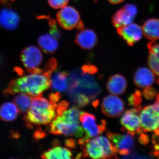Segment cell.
Returning <instances> with one entry per match:
<instances>
[{
    "mask_svg": "<svg viewBox=\"0 0 159 159\" xmlns=\"http://www.w3.org/2000/svg\"><path fill=\"white\" fill-rule=\"evenodd\" d=\"M159 111V94H158L157 96L156 99L154 103L152 104Z\"/></svg>",
    "mask_w": 159,
    "mask_h": 159,
    "instance_id": "35",
    "label": "cell"
},
{
    "mask_svg": "<svg viewBox=\"0 0 159 159\" xmlns=\"http://www.w3.org/2000/svg\"><path fill=\"white\" fill-rule=\"evenodd\" d=\"M82 149V156L93 159H104V152L102 146L94 139H85L82 138L78 141Z\"/></svg>",
    "mask_w": 159,
    "mask_h": 159,
    "instance_id": "12",
    "label": "cell"
},
{
    "mask_svg": "<svg viewBox=\"0 0 159 159\" xmlns=\"http://www.w3.org/2000/svg\"><path fill=\"white\" fill-rule=\"evenodd\" d=\"M20 59L23 65L29 73L43 70L39 68L43 60V54L37 47L30 46L23 49L21 53Z\"/></svg>",
    "mask_w": 159,
    "mask_h": 159,
    "instance_id": "5",
    "label": "cell"
},
{
    "mask_svg": "<svg viewBox=\"0 0 159 159\" xmlns=\"http://www.w3.org/2000/svg\"><path fill=\"white\" fill-rule=\"evenodd\" d=\"M106 135L111 141L116 153L122 156H127L134 146L133 136L130 134L115 133L107 131Z\"/></svg>",
    "mask_w": 159,
    "mask_h": 159,
    "instance_id": "7",
    "label": "cell"
},
{
    "mask_svg": "<svg viewBox=\"0 0 159 159\" xmlns=\"http://www.w3.org/2000/svg\"><path fill=\"white\" fill-rule=\"evenodd\" d=\"M102 112L110 118L119 116L125 110L123 100L119 97L109 95L103 98L101 105Z\"/></svg>",
    "mask_w": 159,
    "mask_h": 159,
    "instance_id": "11",
    "label": "cell"
},
{
    "mask_svg": "<svg viewBox=\"0 0 159 159\" xmlns=\"http://www.w3.org/2000/svg\"><path fill=\"white\" fill-rule=\"evenodd\" d=\"M38 43L40 48L47 54H53L57 51L59 47L57 39L48 33L41 35Z\"/></svg>",
    "mask_w": 159,
    "mask_h": 159,
    "instance_id": "20",
    "label": "cell"
},
{
    "mask_svg": "<svg viewBox=\"0 0 159 159\" xmlns=\"http://www.w3.org/2000/svg\"><path fill=\"white\" fill-rule=\"evenodd\" d=\"M70 0H48L50 6L55 9L62 8L66 6Z\"/></svg>",
    "mask_w": 159,
    "mask_h": 159,
    "instance_id": "30",
    "label": "cell"
},
{
    "mask_svg": "<svg viewBox=\"0 0 159 159\" xmlns=\"http://www.w3.org/2000/svg\"><path fill=\"white\" fill-rule=\"evenodd\" d=\"M117 33L127 45L133 46L142 38V28L137 24L131 23L128 25L117 28Z\"/></svg>",
    "mask_w": 159,
    "mask_h": 159,
    "instance_id": "13",
    "label": "cell"
},
{
    "mask_svg": "<svg viewBox=\"0 0 159 159\" xmlns=\"http://www.w3.org/2000/svg\"><path fill=\"white\" fill-rule=\"evenodd\" d=\"M57 104H53L44 97H32L31 106L24 119L29 125L50 124L56 116Z\"/></svg>",
    "mask_w": 159,
    "mask_h": 159,
    "instance_id": "2",
    "label": "cell"
},
{
    "mask_svg": "<svg viewBox=\"0 0 159 159\" xmlns=\"http://www.w3.org/2000/svg\"><path fill=\"white\" fill-rule=\"evenodd\" d=\"M19 113L17 106L12 102H5L0 107V118L3 121H14L17 118Z\"/></svg>",
    "mask_w": 159,
    "mask_h": 159,
    "instance_id": "23",
    "label": "cell"
},
{
    "mask_svg": "<svg viewBox=\"0 0 159 159\" xmlns=\"http://www.w3.org/2000/svg\"><path fill=\"white\" fill-rule=\"evenodd\" d=\"M82 70L86 74H94L98 71V69L95 66L91 65H84L82 67Z\"/></svg>",
    "mask_w": 159,
    "mask_h": 159,
    "instance_id": "32",
    "label": "cell"
},
{
    "mask_svg": "<svg viewBox=\"0 0 159 159\" xmlns=\"http://www.w3.org/2000/svg\"><path fill=\"white\" fill-rule=\"evenodd\" d=\"M73 157L71 150L69 148L55 146L45 152L41 155L43 159H70Z\"/></svg>",
    "mask_w": 159,
    "mask_h": 159,
    "instance_id": "21",
    "label": "cell"
},
{
    "mask_svg": "<svg viewBox=\"0 0 159 159\" xmlns=\"http://www.w3.org/2000/svg\"><path fill=\"white\" fill-rule=\"evenodd\" d=\"M143 131H156L159 129V111L153 105L145 107L139 114Z\"/></svg>",
    "mask_w": 159,
    "mask_h": 159,
    "instance_id": "8",
    "label": "cell"
},
{
    "mask_svg": "<svg viewBox=\"0 0 159 159\" xmlns=\"http://www.w3.org/2000/svg\"><path fill=\"white\" fill-rule=\"evenodd\" d=\"M135 84L140 88L150 87L155 81L153 72L146 67L139 68L134 76Z\"/></svg>",
    "mask_w": 159,
    "mask_h": 159,
    "instance_id": "16",
    "label": "cell"
},
{
    "mask_svg": "<svg viewBox=\"0 0 159 159\" xmlns=\"http://www.w3.org/2000/svg\"><path fill=\"white\" fill-rule=\"evenodd\" d=\"M148 65L153 73L159 77V43L155 40L148 43ZM159 84V79L158 80Z\"/></svg>",
    "mask_w": 159,
    "mask_h": 159,
    "instance_id": "19",
    "label": "cell"
},
{
    "mask_svg": "<svg viewBox=\"0 0 159 159\" xmlns=\"http://www.w3.org/2000/svg\"><path fill=\"white\" fill-rule=\"evenodd\" d=\"M129 104L130 105L137 107L142 102V93L139 90H136L132 94L128 99Z\"/></svg>",
    "mask_w": 159,
    "mask_h": 159,
    "instance_id": "28",
    "label": "cell"
},
{
    "mask_svg": "<svg viewBox=\"0 0 159 159\" xmlns=\"http://www.w3.org/2000/svg\"><path fill=\"white\" fill-rule=\"evenodd\" d=\"M57 20L61 27L65 30L76 29L80 30L84 28L79 12L72 6H66L61 8L57 12Z\"/></svg>",
    "mask_w": 159,
    "mask_h": 159,
    "instance_id": "3",
    "label": "cell"
},
{
    "mask_svg": "<svg viewBox=\"0 0 159 159\" xmlns=\"http://www.w3.org/2000/svg\"><path fill=\"white\" fill-rule=\"evenodd\" d=\"M94 138L102 146L104 152V159L118 158L115 147L107 138L101 136Z\"/></svg>",
    "mask_w": 159,
    "mask_h": 159,
    "instance_id": "25",
    "label": "cell"
},
{
    "mask_svg": "<svg viewBox=\"0 0 159 159\" xmlns=\"http://www.w3.org/2000/svg\"><path fill=\"white\" fill-rule=\"evenodd\" d=\"M68 74L65 71H57L51 77L50 87L54 92L62 93L66 90L68 85Z\"/></svg>",
    "mask_w": 159,
    "mask_h": 159,
    "instance_id": "18",
    "label": "cell"
},
{
    "mask_svg": "<svg viewBox=\"0 0 159 159\" xmlns=\"http://www.w3.org/2000/svg\"><path fill=\"white\" fill-rule=\"evenodd\" d=\"M70 96L73 99L74 102L79 107H83L87 105L91 99L88 96L84 94L77 93Z\"/></svg>",
    "mask_w": 159,
    "mask_h": 159,
    "instance_id": "27",
    "label": "cell"
},
{
    "mask_svg": "<svg viewBox=\"0 0 159 159\" xmlns=\"http://www.w3.org/2000/svg\"><path fill=\"white\" fill-rule=\"evenodd\" d=\"M69 106V103L67 101L63 100L60 102L57 105L56 108V116H60L67 109Z\"/></svg>",
    "mask_w": 159,
    "mask_h": 159,
    "instance_id": "31",
    "label": "cell"
},
{
    "mask_svg": "<svg viewBox=\"0 0 159 159\" xmlns=\"http://www.w3.org/2000/svg\"><path fill=\"white\" fill-rule=\"evenodd\" d=\"M20 19L17 12L10 7L0 10V27L8 31H13L19 25Z\"/></svg>",
    "mask_w": 159,
    "mask_h": 159,
    "instance_id": "14",
    "label": "cell"
},
{
    "mask_svg": "<svg viewBox=\"0 0 159 159\" xmlns=\"http://www.w3.org/2000/svg\"><path fill=\"white\" fill-rule=\"evenodd\" d=\"M80 113L77 107H73L67 109L60 116H56L54 118L70 124H80Z\"/></svg>",
    "mask_w": 159,
    "mask_h": 159,
    "instance_id": "24",
    "label": "cell"
},
{
    "mask_svg": "<svg viewBox=\"0 0 159 159\" xmlns=\"http://www.w3.org/2000/svg\"><path fill=\"white\" fill-rule=\"evenodd\" d=\"M108 1L111 4L116 5V4H119V3L122 2H124L125 0H108Z\"/></svg>",
    "mask_w": 159,
    "mask_h": 159,
    "instance_id": "36",
    "label": "cell"
},
{
    "mask_svg": "<svg viewBox=\"0 0 159 159\" xmlns=\"http://www.w3.org/2000/svg\"><path fill=\"white\" fill-rule=\"evenodd\" d=\"M79 31L75 37L74 42L84 50L93 48L98 42V38L95 31L84 28Z\"/></svg>",
    "mask_w": 159,
    "mask_h": 159,
    "instance_id": "15",
    "label": "cell"
},
{
    "mask_svg": "<svg viewBox=\"0 0 159 159\" xmlns=\"http://www.w3.org/2000/svg\"><path fill=\"white\" fill-rule=\"evenodd\" d=\"M61 98L60 93L54 92L50 94L49 96V101L53 104H57V102L59 101Z\"/></svg>",
    "mask_w": 159,
    "mask_h": 159,
    "instance_id": "33",
    "label": "cell"
},
{
    "mask_svg": "<svg viewBox=\"0 0 159 159\" xmlns=\"http://www.w3.org/2000/svg\"><path fill=\"white\" fill-rule=\"evenodd\" d=\"M137 14L138 9L135 5L126 4L113 15L112 23L116 28L128 25L133 23Z\"/></svg>",
    "mask_w": 159,
    "mask_h": 159,
    "instance_id": "10",
    "label": "cell"
},
{
    "mask_svg": "<svg viewBox=\"0 0 159 159\" xmlns=\"http://www.w3.org/2000/svg\"><path fill=\"white\" fill-rule=\"evenodd\" d=\"M143 34L148 39L155 40L159 39V19H150L147 20L142 28Z\"/></svg>",
    "mask_w": 159,
    "mask_h": 159,
    "instance_id": "22",
    "label": "cell"
},
{
    "mask_svg": "<svg viewBox=\"0 0 159 159\" xmlns=\"http://www.w3.org/2000/svg\"><path fill=\"white\" fill-rule=\"evenodd\" d=\"M32 97L25 93H20L14 98V103L17 106L19 112H27L31 106Z\"/></svg>",
    "mask_w": 159,
    "mask_h": 159,
    "instance_id": "26",
    "label": "cell"
},
{
    "mask_svg": "<svg viewBox=\"0 0 159 159\" xmlns=\"http://www.w3.org/2000/svg\"><path fill=\"white\" fill-rule=\"evenodd\" d=\"M80 121L84 129L85 135L83 138L91 139L101 134L106 129L107 122L104 119L97 123L96 118L93 114L86 112H80Z\"/></svg>",
    "mask_w": 159,
    "mask_h": 159,
    "instance_id": "4",
    "label": "cell"
},
{
    "mask_svg": "<svg viewBox=\"0 0 159 159\" xmlns=\"http://www.w3.org/2000/svg\"><path fill=\"white\" fill-rule=\"evenodd\" d=\"M94 1H95V2H97V1H98V0H94Z\"/></svg>",
    "mask_w": 159,
    "mask_h": 159,
    "instance_id": "38",
    "label": "cell"
},
{
    "mask_svg": "<svg viewBox=\"0 0 159 159\" xmlns=\"http://www.w3.org/2000/svg\"><path fill=\"white\" fill-rule=\"evenodd\" d=\"M155 133L156 136L157 137H159V129L155 131Z\"/></svg>",
    "mask_w": 159,
    "mask_h": 159,
    "instance_id": "37",
    "label": "cell"
},
{
    "mask_svg": "<svg viewBox=\"0 0 159 159\" xmlns=\"http://www.w3.org/2000/svg\"><path fill=\"white\" fill-rule=\"evenodd\" d=\"M127 82L125 77L119 74H116L109 78L107 88L113 95H120L124 93L127 88Z\"/></svg>",
    "mask_w": 159,
    "mask_h": 159,
    "instance_id": "17",
    "label": "cell"
},
{
    "mask_svg": "<svg viewBox=\"0 0 159 159\" xmlns=\"http://www.w3.org/2000/svg\"><path fill=\"white\" fill-rule=\"evenodd\" d=\"M53 69L47 65L42 71L29 73L19 78L13 80L4 91L6 96L17 93L28 94L31 97L41 96L51 86Z\"/></svg>",
    "mask_w": 159,
    "mask_h": 159,
    "instance_id": "1",
    "label": "cell"
},
{
    "mask_svg": "<svg viewBox=\"0 0 159 159\" xmlns=\"http://www.w3.org/2000/svg\"><path fill=\"white\" fill-rule=\"evenodd\" d=\"M141 106H137L125 111L120 119L122 130L127 131V133L134 136L136 134H141L143 130L141 126V120L139 114L142 110Z\"/></svg>",
    "mask_w": 159,
    "mask_h": 159,
    "instance_id": "6",
    "label": "cell"
},
{
    "mask_svg": "<svg viewBox=\"0 0 159 159\" xmlns=\"http://www.w3.org/2000/svg\"><path fill=\"white\" fill-rule=\"evenodd\" d=\"M49 26L50 27V34L56 39H59L61 37V34L60 30L57 27L56 21L54 20H51L49 21Z\"/></svg>",
    "mask_w": 159,
    "mask_h": 159,
    "instance_id": "29",
    "label": "cell"
},
{
    "mask_svg": "<svg viewBox=\"0 0 159 159\" xmlns=\"http://www.w3.org/2000/svg\"><path fill=\"white\" fill-rule=\"evenodd\" d=\"M65 143L66 146L69 148H76V144H75V140L74 139H66Z\"/></svg>",
    "mask_w": 159,
    "mask_h": 159,
    "instance_id": "34",
    "label": "cell"
},
{
    "mask_svg": "<svg viewBox=\"0 0 159 159\" xmlns=\"http://www.w3.org/2000/svg\"><path fill=\"white\" fill-rule=\"evenodd\" d=\"M49 132L53 134L79 138L83 135L84 129L80 124H70L54 118L50 124Z\"/></svg>",
    "mask_w": 159,
    "mask_h": 159,
    "instance_id": "9",
    "label": "cell"
}]
</instances>
